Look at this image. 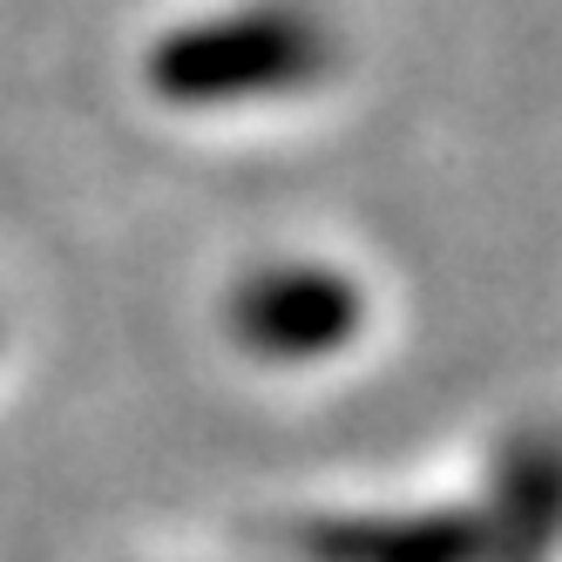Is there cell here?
Instances as JSON below:
<instances>
[{
    "label": "cell",
    "instance_id": "cell-1",
    "mask_svg": "<svg viewBox=\"0 0 562 562\" xmlns=\"http://www.w3.org/2000/svg\"><path fill=\"white\" fill-rule=\"evenodd\" d=\"M318 61V42L285 21V14H251V21H224L204 27L190 42H170L156 61V82L177 95H224V89H271V82H299Z\"/></svg>",
    "mask_w": 562,
    "mask_h": 562
},
{
    "label": "cell",
    "instance_id": "cell-2",
    "mask_svg": "<svg viewBox=\"0 0 562 562\" xmlns=\"http://www.w3.org/2000/svg\"><path fill=\"white\" fill-rule=\"evenodd\" d=\"M352 333V292L318 271H278L245 299V339L265 352H326Z\"/></svg>",
    "mask_w": 562,
    "mask_h": 562
}]
</instances>
